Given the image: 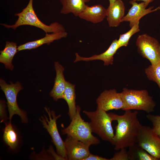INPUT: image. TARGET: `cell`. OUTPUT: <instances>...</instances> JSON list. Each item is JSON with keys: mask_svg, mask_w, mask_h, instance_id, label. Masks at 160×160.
Wrapping results in <instances>:
<instances>
[{"mask_svg": "<svg viewBox=\"0 0 160 160\" xmlns=\"http://www.w3.org/2000/svg\"><path fill=\"white\" fill-rule=\"evenodd\" d=\"M80 111V107L77 106L75 115L69 125L62 129V134L66 135L90 145L98 144L100 140L92 135L89 123L82 118Z\"/></svg>", "mask_w": 160, "mask_h": 160, "instance_id": "cell-4", "label": "cell"}, {"mask_svg": "<svg viewBox=\"0 0 160 160\" xmlns=\"http://www.w3.org/2000/svg\"><path fill=\"white\" fill-rule=\"evenodd\" d=\"M146 117L151 122L153 130L160 137V116L149 113L147 115Z\"/></svg>", "mask_w": 160, "mask_h": 160, "instance_id": "cell-25", "label": "cell"}, {"mask_svg": "<svg viewBox=\"0 0 160 160\" xmlns=\"http://www.w3.org/2000/svg\"><path fill=\"white\" fill-rule=\"evenodd\" d=\"M68 160H84L90 153V145L67 136L64 141Z\"/></svg>", "mask_w": 160, "mask_h": 160, "instance_id": "cell-11", "label": "cell"}, {"mask_svg": "<svg viewBox=\"0 0 160 160\" xmlns=\"http://www.w3.org/2000/svg\"><path fill=\"white\" fill-rule=\"evenodd\" d=\"M84 160H109V159L106 158L90 153L88 156Z\"/></svg>", "mask_w": 160, "mask_h": 160, "instance_id": "cell-29", "label": "cell"}, {"mask_svg": "<svg viewBox=\"0 0 160 160\" xmlns=\"http://www.w3.org/2000/svg\"><path fill=\"white\" fill-rule=\"evenodd\" d=\"M75 86V85L67 81L63 97L68 105V114L71 120L74 117L76 111Z\"/></svg>", "mask_w": 160, "mask_h": 160, "instance_id": "cell-20", "label": "cell"}, {"mask_svg": "<svg viewBox=\"0 0 160 160\" xmlns=\"http://www.w3.org/2000/svg\"><path fill=\"white\" fill-rule=\"evenodd\" d=\"M97 108L106 112L109 111L122 109L124 108V101L121 93L115 89L105 90L96 99Z\"/></svg>", "mask_w": 160, "mask_h": 160, "instance_id": "cell-10", "label": "cell"}, {"mask_svg": "<svg viewBox=\"0 0 160 160\" xmlns=\"http://www.w3.org/2000/svg\"><path fill=\"white\" fill-rule=\"evenodd\" d=\"M54 67L56 73L53 87L49 93L50 96L55 101L63 99L67 81L65 80L63 71L64 68L58 62H55Z\"/></svg>", "mask_w": 160, "mask_h": 160, "instance_id": "cell-15", "label": "cell"}, {"mask_svg": "<svg viewBox=\"0 0 160 160\" xmlns=\"http://www.w3.org/2000/svg\"><path fill=\"white\" fill-rule=\"evenodd\" d=\"M109 2V4L113 2L116 0H108Z\"/></svg>", "mask_w": 160, "mask_h": 160, "instance_id": "cell-31", "label": "cell"}, {"mask_svg": "<svg viewBox=\"0 0 160 160\" xmlns=\"http://www.w3.org/2000/svg\"><path fill=\"white\" fill-rule=\"evenodd\" d=\"M136 45L138 53L148 60L151 64L160 63V44L155 38L146 33L139 35Z\"/></svg>", "mask_w": 160, "mask_h": 160, "instance_id": "cell-8", "label": "cell"}, {"mask_svg": "<svg viewBox=\"0 0 160 160\" xmlns=\"http://www.w3.org/2000/svg\"><path fill=\"white\" fill-rule=\"evenodd\" d=\"M123 114L117 115L112 112L108 113L112 120L117 121L115 127L113 139L114 149L119 151L128 148L136 143L142 125L137 117L138 112L126 110Z\"/></svg>", "mask_w": 160, "mask_h": 160, "instance_id": "cell-1", "label": "cell"}, {"mask_svg": "<svg viewBox=\"0 0 160 160\" xmlns=\"http://www.w3.org/2000/svg\"><path fill=\"white\" fill-rule=\"evenodd\" d=\"M125 7L121 0H116L109 4L107 9V20L110 27H116L121 23L124 16Z\"/></svg>", "mask_w": 160, "mask_h": 160, "instance_id": "cell-13", "label": "cell"}, {"mask_svg": "<svg viewBox=\"0 0 160 160\" xmlns=\"http://www.w3.org/2000/svg\"><path fill=\"white\" fill-rule=\"evenodd\" d=\"M48 151L52 155L55 160H66L65 159L58 154L57 152H55L52 146L49 147Z\"/></svg>", "mask_w": 160, "mask_h": 160, "instance_id": "cell-28", "label": "cell"}, {"mask_svg": "<svg viewBox=\"0 0 160 160\" xmlns=\"http://www.w3.org/2000/svg\"><path fill=\"white\" fill-rule=\"evenodd\" d=\"M33 0H29L27 6L19 13L15 14L18 19L15 23L12 25L5 23L0 24L7 28L16 29L20 26L29 25L40 28L46 33H56L65 31L64 27L57 22L51 23L49 25L42 22L37 17L33 7Z\"/></svg>", "mask_w": 160, "mask_h": 160, "instance_id": "cell-2", "label": "cell"}, {"mask_svg": "<svg viewBox=\"0 0 160 160\" xmlns=\"http://www.w3.org/2000/svg\"><path fill=\"white\" fill-rule=\"evenodd\" d=\"M145 72L148 78L156 82L160 89V63L151 64L145 68Z\"/></svg>", "mask_w": 160, "mask_h": 160, "instance_id": "cell-24", "label": "cell"}, {"mask_svg": "<svg viewBox=\"0 0 160 160\" xmlns=\"http://www.w3.org/2000/svg\"><path fill=\"white\" fill-rule=\"evenodd\" d=\"M116 153L109 160H129L128 151L126 148H122Z\"/></svg>", "mask_w": 160, "mask_h": 160, "instance_id": "cell-26", "label": "cell"}, {"mask_svg": "<svg viewBox=\"0 0 160 160\" xmlns=\"http://www.w3.org/2000/svg\"><path fill=\"white\" fill-rule=\"evenodd\" d=\"M119 49L118 39H115L112 42L107 49L103 53L99 55H95L89 57H84L80 56L78 53H76V59L74 62L83 61H89L95 60H100L104 62V65L108 66L113 63V56Z\"/></svg>", "mask_w": 160, "mask_h": 160, "instance_id": "cell-14", "label": "cell"}, {"mask_svg": "<svg viewBox=\"0 0 160 160\" xmlns=\"http://www.w3.org/2000/svg\"><path fill=\"white\" fill-rule=\"evenodd\" d=\"M6 106L4 101L2 100H1L0 102V116L1 122H4L7 119L5 110Z\"/></svg>", "mask_w": 160, "mask_h": 160, "instance_id": "cell-27", "label": "cell"}, {"mask_svg": "<svg viewBox=\"0 0 160 160\" xmlns=\"http://www.w3.org/2000/svg\"><path fill=\"white\" fill-rule=\"evenodd\" d=\"M83 113L90 120L89 122L92 132L97 135L102 140L113 145L114 133L108 113L97 108L94 111H84Z\"/></svg>", "mask_w": 160, "mask_h": 160, "instance_id": "cell-3", "label": "cell"}, {"mask_svg": "<svg viewBox=\"0 0 160 160\" xmlns=\"http://www.w3.org/2000/svg\"><path fill=\"white\" fill-rule=\"evenodd\" d=\"M44 109L48 116L44 114L39 119L51 136L52 141L55 146L57 152L60 155L68 160L64 141L62 139L58 132L57 125V120L61 116L56 115L53 111L45 107Z\"/></svg>", "mask_w": 160, "mask_h": 160, "instance_id": "cell-7", "label": "cell"}, {"mask_svg": "<svg viewBox=\"0 0 160 160\" xmlns=\"http://www.w3.org/2000/svg\"><path fill=\"white\" fill-rule=\"evenodd\" d=\"M121 93L124 105L123 110H142L148 113L154 111L156 103L146 90H137L124 88Z\"/></svg>", "mask_w": 160, "mask_h": 160, "instance_id": "cell-5", "label": "cell"}, {"mask_svg": "<svg viewBox=\"0 0 160 160\" xmlns=\"http://www.w3.org/2000/svg\"><path fill=\"white\" fill-rule=\"evenodd\" d=\"M134 1H143V2H144L146 5L148 6V4L150 3L151 2L154 0H133Z\"/></svg>", "mask_w": 160, "mask_h": 160, "instance_id": "cell-30", "label": "cell"}, {"mask_svg": "<svg viewBox=\"0 0 160 160\" xmlns=\"http://www.w3.org/2000/svg\"><path fill=\"white\" fill-rule=\"evenodd\" d=\"M3 139L11 149L14 150L17 147L18 143V136L10 121L5 124L3 130Z\"/></svg>", "mask_w": 160, "mask_h": 160, "instance_id": "cell-22", "label": "cell"}, {"mask_svg": "<svg viewBox=\"0 0 160 160\" xmlns=\"http://www.w3.org/2000/svg\"><path fill=\"white\" fill-rule=\"evenodd\" d=\"M62 5L60 13L63 14L73 13L74 16H78L85 9L86 2L90 0H60Z\"/></svg>", "mask_w": 160, "mask_h": 160, "instance_id": "cell-18", "label": "cell"}, {"mask_svg": "<svg viewBox=\"0 0 160 160\" xmlns=\"http://www.w3.org/2000/svg\"><path fill=\"white\" fill-rule=\"evenodd\" d=\"M1 89L4 92L7 100V104L9 113V119L11 121L12 116L15 114L18 115L22 121L27 123L28 119L26 112L19 107L17 100V96L20 91L23 89L20 84L17 81L14 84L10 82L7 84L3 79H0Z\"/></svg>", "mask_w": 160, "mask_h": 160, "instance_id": "cell-6", "label": "cell"}, {"mask_svg": "<svg viewBox=\"0 0 160 160\" xmlns=\"http://www.w3.org/2000/svg\"><path fill=\"white\" fill-rule=\"evenodd\" d=\"M139 24V22L131 27L129 31L120 35L119 39L118 40L119 49L122 47H127L128 44L129 40L131 37L140 31Z\"/></svg>", "mask_w": 160, "mask_h": 160, "instance_id": "cell-23", "label": "cell"}, {"mask_svg": "<svg viewBox=\"0 0 160 160\" xmlns=\"http://www.w3.org/2000/svg\"><path fill=\"white\" fill-rule=\"evenodd\" d=\"M106 15L107 9L101 4L90 7L87 5L78 16L81 19L92 23H97L102 21Z\"/></svg>", "mask_w": 160, "mask_h": 160, "instance_id": "cell-16", "label": "cell"}, {"mask_svg": "<svg viewBox=\"0 0 160 160\" xmlns=\"http://www.w3.org/2000/svg\"><path fill=\"white\" fill-rule=\"evenodd\" d=\"M129 3L132 6L127 15L122 19L121 22H129L130 28L139 22L140 19L145 15L160 9V7L153 9V6L146 9L147 6L143 2L138 3L136 1L131 0Z\"/></svg>", "mask_w": 160, "mask_h": 160, "instance_id": "cell-12", "label": "cell"}, {"mask_svg": "<svg viewBox=\"0 0 160 160\" xmlns=\"http://www.w3.org/2000/svg\"><path fill=\"white\" fill-rule=\"evenodd\" d=\"M67 34L65 31L50 34L46 33L45 36L41 38L28 42L18 46V51L35 49L45 44L49 45L55 40L66 37Z\"/></svg>", "mask_w": 160, "mask_h": 160, "instance_id": "cell-17", "label": "cell"}, {"mask_svg": "<svg viewBox=\"0 0 160 160\" xmlns=\"http://www.w3.org/2000/svg\"><path fill=\"white\" fill-rule=\"evenodd\" d=\"M137 143L156 160H160V137L152 128L142 125Z\"/></svg>", "mask_w": 160, "mask_h": 160, "instance_id": "cell-9", "label": "cell"}, {"mask_svg": "<svg viewBox=\"0 0 160 160\" xmlns=\"http://www.w3.org/2000/svg\"><path fill=\"white\" fill-rule=\"evenodd\" d=\"M18 51L16 43L6 41L4 49L0 51V63H3L6 68L12 71L14 68L12 64V60Z\"/></svg>", "mask_w": 160, "mask_h": 160, "instance_id": "cell-19", "label": "cell"}, {"mask_svg": "<svg viewBox=\"0 0 160 160\" xmlns=\"http://www.w3.org/2000/svg\"><path fill=\"white\" fill-rule=\"evenodd\" d=\"M128 148V152L129 160H156L137 143Z\"/></svg>", "mask_w": 160, "mask_h": 160, "instance_id": "cell-21", "label": "cell"}]
</instances>
